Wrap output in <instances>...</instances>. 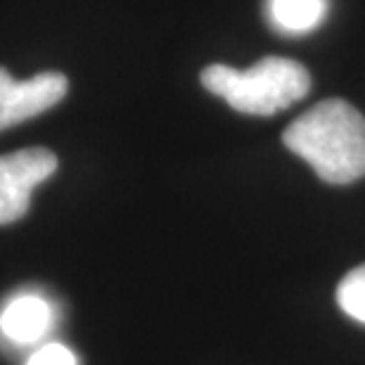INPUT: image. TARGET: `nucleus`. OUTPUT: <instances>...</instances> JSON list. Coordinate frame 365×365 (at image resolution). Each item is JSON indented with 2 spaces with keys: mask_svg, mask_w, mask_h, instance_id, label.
<instances>
[{
  "mask_svg": "<svg viewBox=\"0 0 365 365\" xmlns=\"http://www.w3.org/2000/svg\"><path fill=\"white\" fill-rule=\"evenodd\" d=\"M282 143L330 185H349L365 176V116L346 100L313 105L284 128Z\"/></svg>",
  "mask_w": 365,
  "mask_h": 365,
  "instance_id": "f257e3e1",
  "label": "nucleus"
},
{
  "mask_svg": "<svg viewBox=\"0 0 365 365\" xmlns=\"http://www.w3.org/2000/svg\"><path fill=\"white\" fill-rule=\"evenodd\" d=\"M202 86L225 100L235 112L252 116H273L311 91V74L304 64L289 57H261L250 69L211 64L202 71Z\"/></svg>",
  "mask_w": 365,
  "mask_h": 365,
  "instance_id": "f03ea898",
  "label": "nucleus"
},
{
  "mask_svg": "<svg viewBox=\"0 0 365 365\" xmlns=\"http://www.w3.org/2000/svg\"><path fill=\"white\" fill-rule=\"evenodd\" d=\"M57 171V157L46 148L0 155V225L26 214L31 192Z\"/></svg>",
  "mask_w": 365,
  "mask_h": 365,
  "instance_id": "7ed1b4c3",
  "label": "nucleus"
},
{
  "mask_svg": "<svg viewBox=\"0 0 365 365\" xmlns=\"http://www.w3.org/2000/svg\"><path fill=\"white\" fill-rule=\"evenodd\" d=\"M69 81L60 71L31 76L26 81H14L5 67H0V130L34 119L67 95Z\"/></svg>",
  "mask_w": 365,
  "mask_h": 365,
  "instance_id": "20e7f679",
  "label": "nucleus"
},
{
  "mask_svg": "<svg viewBox=\"0 0 365 365\" xmlns=\"http://www.w3.org/2000/svg\"><path fill=\"white\" fill-rule=\"evenodd\" d=\"M53 306L38 294L14 297L0 313V332L14 344H31L53 325Z\"/></svg>",
  "mask_w": 365,
  "mask_h": 365,
  "instance_id": "39448f33",
  "label": "nucleus"
},
{
  "mask_svg": "<svg viewBox=\"0 0 365 365\" xmlns=\"http://www.w3.org/2000/svg\"><path fill=\"white\" fill-rule=\"evenodd\" d=\"M327 10V0H268V21L280 34L302 36L323 24Z\"/></svg>",
  "mask_w": 365,
  "mask_h": 365,
  "instance_id": "423d86ee",
  "label": "nucleus"
},
{
  "mask_svg": "<svg viewBox=\"0 0 365 365\" xmlns=\"http://www.w3.org/2000/svg\"><path fill=\"white\" fill-rule=\"evenodd\" d=\"M337 304L349 318L365 325V264L356 266L341 277L337 287Z\"/></svg>",
  "mask_w": 365,
  "mask_h": 365,
  "instance_id": "0eeeda50",
  "label": "nucleus"
},
{
  "mask_svg": "<svg viewBox=\"0 0 365 365\" xmlns=\"http://www.w3.org/2000/svg\"><path fill=\"white\" fill-rule=\"evenodd\" d=\"M26 365H78V359L69 346L60 344V341H50V344L41 346Z\"/></svg>",
  "mask_w": 365,
  "mask_h": 365,
  "instance_id": "6e6552de",
  "label": "nucleus"
}]
</instances>
